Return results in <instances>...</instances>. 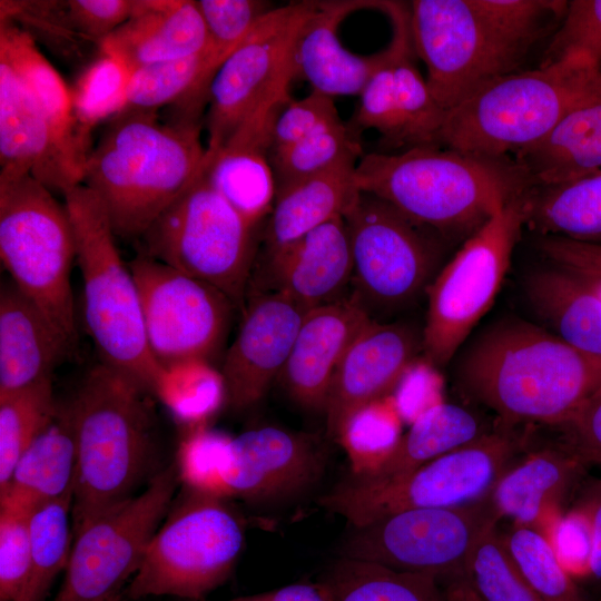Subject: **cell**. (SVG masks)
<instances>
[{
	"label": "cell",
	"mask_w": 601,
	"mask_h": 601,
	"mask_svg": "<svg viewBox=\"0 0 601 601\" xmlns=\"http://www.w3.org/2000/svg\"><path fill=\"white\" fill-rule=\"evenodd\" d=\"M530 193L506 204L467 237L428 285L422 331L428 365L449 364L494 303L526 224Z\"/></svg>",
	"instance_id": "11"
},
{
	"label": "cell",
	"mask_w": 601,
	"mask_h": 601,
	"mask_svg": "<svg viewBox=\"0 0 601 601\" xmlns=\"http://www.w3.org/2000/svg\"><path fill=\"white\" fill-rule=\"evenodd\" d=\"M326 450L316 435L277 426L224 434L214 453L206 493L265 502L292 495L322 475Z\"/></svg>",
	"instance_id": "18"
},
{
	"label": "cell",
	"mask_w": 601,
	"mask_h": 601,
	"mask_svg": "<svg viewBox=\"0 0 601 601\" xmlns=\"http://www.w3.org/2000/svg\"><path fill=\"white\" fill-rule=\"evenodd\" d=\"M574 495L573 509L584 516L590 532L587 572L594 581L601 601V479L587 476Z\"/></svg>",
	"instance_id": "54"
},
{
	"label": "cell",
	"mask_w": 601,
	"mask_h": 601,
	"mask_svg": "<svg viewBox=\"0 0 601 601\" xmlns=\"http://www.w3.org/2000/svg\"><path fill=\"white\" fill-rule=\"evenodd\" d=\"M196 6L205 22L207 48L216 71L255 26L277 7L263 0H198Z\"/></svg>",
	"instance_id": "47"
},
{
	"label": "cell",
	"mask_w": 601,
	"mask_h": 601,
	"mask_svg": "<svg viewBox=\"0 0 601 601\" xmlns=\"http://www.w3.org/2000/svg\"><path fill=\"white\" fill-rule=\"evenodd\" d=\"M62 196L82 278L83 321L100 362L134 376L154 393L162 367L149 349L138 288L105 207L83 184Z\"/></svg>",
	"instance_id": "6"
},
{
	"label": "cell",
	"mask_w": 601,
	"mask_h": 601,
	"mask_svg": "<svg viewBox=\"0 0 601 601\" xmlns=\"http://www.w3.org/2000/svg\"><path fill=\"white\" fill-rule=\"evenodd\" d=\"M70 341L10 279L0 288V396L51 378Z\"/></svg>",
	"instance_id": "27"
},
{
	"label": "cell",
	"mask_w": 601,
	"mask_h": 601,
	"mask_svg": "<svg viewBox=\"0 0 601 601\" xmlns=\"http://www.w3.org/2000/svg\"><path fill=\"white\" fill-rule=\"evenodd\" d=\"M216 73L208 48L196 55L139 67L130 72L126 108L175 106L174 121L201 120Z\"/></svg>",
	"instance_id": "34"
},
{
	"label": "cell",
	"mask_w": 601,
	"mask_h": 601,
	"mask_svg": "<svg viewBox=\"0 0 601 601\" xmlns=\"http://www.w3.org/2000/svg\"><path fill=\"white\" fill-rule=\"evenodd\" d=\"M445 591L451 601H481L465 578L446 583Z\"/></svg>",
	"instance_id": "57"
},
{
	"label": "cell",
	"mask_w": 601,
	"mask_h": 601,
	"mask_svg": "<svg viewBox=\"0 0 601 601\" xmlns=\"http://www.w3.org/2000/svg\"><path fill=\"white\" fill-rule=\"evenodd\" d=\"M307 312L280 293L247 296L238 333L220 370L231 410L254 406L278 380Z\"/></svg>",
	"instance_id": "19"
},
{
	"label": "cell",
	"mask_w": 601,
	"mask_h": 601,
	"mask_svg": "<svg viewBox=\"0 0 601 601\" xmlns=\"http://www.w3.org/2000/svg\"><path fill=\"white\" fill-rule=\"evenodd\" d=\"M119 600H120V598H118V599H116V600H114V601H119Z\"/></svg>",
	"instance_id": "59"
},
{
	"label": "cell",
	"mask_w": 601,
	"mask_h": 601,
	"mask_svg": "<svg viewBox=\"0 0 601 601\" xmlns=\"http://www.w3.org/2000/svg\"><path fill=\"white\" fill-rule=\"evenodd\" d=\"M588 467L565 441L546 445L531 442L496 482L491 502L500 520L538 528L545 513L574 495Z\"/></svg>",
	"instance_id": "26"
},
{
	"label": "cell",
	"mask_w": 601,
	"mask_h": 601,
	"mask_svg": "<svg viewBox=\"0 0 601 601\" xmlns=\"http://www.w3.org/2000/svg\"><path fill=\"white\" fill-rule=\"evenodd\" d=\"M0 258L10 280L76 346L72 224L65 203L30 174L0 175Z\"/></svg>",
	"instance_id": "8"
},
{
	"label": "cell",
	"mask_w": 601,
	"mask_h": 601,
	"mask_svg": "<svg viewBox=\"0 0 601 601\" xmlns=\"http://www.w3.org/2000/svg\"><path fill=\"white\" fill-rule=\"evenodd\" d=\"M73 492L29 513L31 572L20 601H45L56 577L66 570L73 544L70 523Z\"/></svg>",
	"instance_id": "40"
},
{
	"label": "cell",
	"mask_w": 601,
	"mask_h": 601,
	"mask_svg": "<svg viewBox=\"0 0 601 601\" xmlns=\"http://www.w3.org/2000/svg\"><path fill=\"white\" fill-rule=\"evenodd\" d=\"M526 224L544 236L601 245V170L571 183L534 187Z\"/></svg>",
	"instance_id": "36"
},
{
	"label": "cell",
	"mask_w": 601,
	"mask_h": 601,
	"mask_svg": "<svg viewBox=\"0 0 601 601\" xmlns=\"http://www.w3.org/2000/svg\"><path fill=\"white\" fill-rule=\"evenodd\" d=\"M565 442L588 466L601 465V383L565 425Z\"/></svg>",
	"instance_id": "53"
},
{
	"label": "cell",
	"mask_w": 601,
	"mask_h": 601,
	"mask_svg": "<svg viewBox=\"0 0 601 601\" xmlns=\"http://www.w3.org/2000/svg\"><path fill=\"white\" fill-rule=\"evenodd\" d=\"M136 0H68L67 10L75 29L100 42L134 13Z\"/></svg>",
	"instance_id": "52"
},
{
	"label": "cell",
	"mask_w": 601,
	"mask_h": 601,
	"mask_svg": "<svg viewBox=\"0 0 601 601\" xmlns=\"http://www.w3.org/2000/svg\"><path fill=\"white\" fill-rule=\"evenodd\" d=\"M314 9L315 1L277 6L220 65L208 90L207 156L262 108L292 100L295 45Z\"/></svg>",
	"instance_id": "13"
},
{
	"label": "cell",
	"mask_w": 601,
	"mask_h": 601,
	"mask_svg": "<svg viewBox=\"0 0 601 601\" xmlns=\"http://www.w3.org/2000/svg\"><path fill=\"white\" fill-rule=\"evenodd\" d=\"M58 407L52 378L0 396V494L18 460L53 420Z\"/></svg>",
	"instance_id": "41"
},
{
	"label": "cell",
	"mask_w": 601,
	"mask_h": 601,
	"mask_svg": "<svg viewBox=\"0 0 601 601\" xmlns=\"http://www.w3.org/2000/svg\"><path fill=\"white\" fill-rule=\"evenodd\" d=\"M401 435L397 410L387 396L357 410L335 441L347 455L353 477H368L382 466Z\"/></svg>",
	"instance_id": "44"
},
{
	"label": "cell",
	"mask_w": 601,
	"mask_h": 601,
	"mask_svg": "<svg viewBox=\"0 0 601 601\" xmlns=\"http://www.w3.org/2000/svg\"><path fill=\"white\" fill-rule=\"evenodd\" d=\"M201 121L162 124L157 111L131 108L110 119L81 184L100 199L117 237L139 239L199 176Z\"/></svg>",
	"instance_id": "4"
},
{
	"label": "cell",
	"mask_w": 601,
	"mask_h": 601,
	"mask_svg": "<svg viewBox=\"0 0 601 601\" xmlns=\"http://www.w3.org/2000/svg\"><path fill=\"white\" fill-rule=\"evenodd\" d=\"M533 311L563 341L601 357V297L573 270L553 265L524 284Z\"/></svg>",
	"instance_id": "32"
},
{
	"label": "cell",
	"mask_w": 601,
	"mask_h": 601,
	"mask_svg": "<svg viewBox=\"0 0 601 601\" xmlns=\"http://www.w3.org/2000/svg\"><path fill=\"white\" fill-rule=\"evenodd\" d=\"M375 8L373 1H315L294 50L295 78L309 82L312 90L329 97L358 96L374 72L391 57V43L384 50L357 55L338 38L341 22L353 11Z\"/></svg>",
	"instance_id": "25"
},
{
	"label": "cell",
	"mask_w": 601,
	"mask_h": 601,
	"mask_svg": "<svg viewBox=\"0 0 601 601\" xmlns=\"http://www.w3.org/2000/svg\"><path fill=\"white\" fill-rule=\"evenodd\" d=\"M226 601H332V597L324 582H319L289 584L276 590Z\"/></svg>",
	"instance_id": "56"
},
{
	"label": "cell",
	"mask_w": 601,
	"mask_h": 601,
	"mask_svg": "<svg viewBox=\"0 0 601 601\" xmlns=\"http://www.w3.org/2000/svg\"><path fill=\"white\" fill-rule=\"evenodd\" d=\"M442 147L364 154L355 169L357 187L418 226L469 237L535 187L513 158H485Z\"/></svg>",
	"instance_id": "3"
},
{
	"label": "cell",
	"mask_w": 601,
	"mask_h": 601,
	"mask_svg": "<svg viewBox=\"0 0 601 601\" xmlns=\"http://www.w3.org/2000/svg\"><path fill=\"white\" fill-rule=\"evenodd\" d=\"M353 280V258L344 217L295 242L257 255L247 296L280 293L309 311L339 300Z\"/></svg>",
	"instance_id": "20"
},
{
	"label": "cell",
	"mask_w": 601,
	"mask_h": 601,
	"mask_svg": "<svg viewBox=\"0 0 601 601\" xmlns=\"http://www.w3.org/2000/svg\"><path fill=\"white\" fill-rule=\"evenodd\" d=\"M477 12L513 42L529 47L541 32V22L551 14H564L568 1L471 0Z\"/></svg>",
	"instance_id": "49"
},
{
	"label": "cell",
	"mask_w": 601,
	"mask_h": 601,
	"mask_svg": "<svg viewBox=\"0 0 601 601\" xmlns=\"http://www.w3.org/2000/svg\"><path fill=\"white\" fill-rule=\"evenodd\" d=\"M574 272V270H573ZM582 280L601 297V276L575 272Z\"/></svg>",
	"instance_id": "58"
},
{
	"label": "cell",
	"mask_w": 601,
	"mask_h": 601,
	"mask_svg": "<svg viewBox=\"0 0 601 601\" xmlns=\"http://www.w3.org/2000/svg\"><path fill=\"white\" fill-rule=\"evenodd\" d=\"M371 321L351 293L305 314L278 377L294 402L308 411L325 413L336 368Z\"/></svg>",
	"instance_id": "23"
},
{
	"label": "cell",
	"mask_w": 601,
	"mask_h": 601,
	"mask_svg": "<svg viewBox=\"0 0 601 601\" xmlns=\"http://www.w3.org/2000/svg\"><path fill=\"white\" fill-rule=\"evenodd\" d=\"M513 159L535 187L571 183L601 170V71L553 129Z\"/></svg>",
	"instance_id": "29"
},
{
	"label": "cell",
	"mask_w": 601,
	"mask_h": 601,
	"mask_svg": "<svg viewBox=\"0 0 601 601\" xmlns=\"http://www.w3.org/2000/svg\"><path fill=\"white\" fill-rule=\"evenodd\" d=\"M539 248L553 265L578 273L601 276L600 244L544 236L539 243Z\"/></svg>",
	"instance_id": "55"
},
{
	"label": "cell",
	"mask_w": 601,
	"mask_h": 601,
	"mask_svg": "<svg viewBox=\"0 0 601 601\" xmlns=\"http://www.w3.org/2000/svg\"><path fill=\"white\" fill-rule=\"evenodd\" d=\"M410 23L427 86L446 111L513 72L528 50L486 21L471 0H414Z\"/></svg>",
	"instance_id": "12"
},
{
	"label": "cell",
	"mask_w": 601,
	"mask_h": 601,
	"mask_svg": "<svg viewBox=\"0 0 601 601\" xmlns=\"http://www.w3.org/2000/svg\"><path fill=\"white\" fill-rule=\"evenodd\" d=\"M203 17L190 0H136L132 16L99 45L130 72L139 67L189 57L207 49Z\"/></svg>",
	"instance_id": "28"
},
{
	"label": "cell",
	"mask_w": 601,
	"mask_h": 601,
	"mask_svg": "<svg viewBox=\"0 0 601 601\" xmlns=\"http://www.w3.org/2000/svg\"><path fill=\"white\" fill-rule=\"evenodd\" d=\"M600 71H601V67H600Z\"/></svg>",
	"instance_id": "60"
},
{
	"label": "cell",
	"mask_w": 601,
	"mask_h": 601,
	"mask_svg": "<svg viewBox=\"0 0 601 601\" xmlns=\"http://www.w3.org/2000/svg\"><path fill=\"white\" fill-rule=\"evenodd\" d=\"M30 572L29 514L0 510V601H20Z\"/></svg>",
	"instance_id": "50"
},
{
	"label": "cell",
	"mask_w": 601,
	"mask_h": 601,
	"mask_svg": "<svg viewBox=\"0 0 601 601\" xmlns=\"http://www.w3.org/2000/svg\"><path fill=\"white\" fill-rule=\"evenodd\" d=\"M464 578L481 601H541L512 560L497 524L475 544Z\"/></svg>",
	"instance_id": "46"
},
{
	"label": "cell",
	"mask_w": 601,
	"mask_h": 601,
	"mask_svg": "<svg viewBox=\"0 0 601 601\" xmlns=\"http://www.w3.org/2000/svg\"><path fill=\"white\" fill-rule=\"evenodd\" d=\"M501 535L515 565L541 601H589L553 544L538 528L514 524Z\"/></svg>",
	"instance_id": "42"
},
{
	"label": "cell",
	"mask_w": 601,
	"mask_h": 601,
	"mask_svg": "<svg viewBox=\"0 0 601 601\" xmlns=\"http://www.w3.org/2000/svg\"><path fill=\"white\" fill-rule=\"evenodd\" d=\"M600 69L582 59L511 72L446 112L439 145L485 158H511L544 138L589 89Z\"/></svg>",
	"instance_id": "5"
},
{
	"label": "cell",
	"mask_w": 601,
	"mask_h": 601,
	"mask_svg": "<svg viewBox=\"0 0 601 601\" xmlns=\"http://www.w3.org/2000/svg\"><path fill=\"white\" fill-rule=\"evenodd\" d=\"M83 167L0 58V175L30 174L53 194L63 195L82 183Z\"/></svg>",
	"instance_id": "22"
},
{
	"label": "cell",
	"mask_w": 601,
	"mask_h": 601,
	"mask_svg": "<svg viewBox=\"0 0 601 601\" xmlns=\"http://www.w3.org/2000/svg\"><path fill=\"white\" fill-rule=\"evenodd\" d=\"M530 444L528 432L496 424L477 440L406 473L353 477L318 503L353 528L406 510L467 505L486 499Z\"/></svg>",
	"instance_id": "7"
},
{
	"label": "cell",
	"mask_w": 601,
	"mask_h": 601,
	"mask_svg": "<svg viewBox=\"0 0 601 601\" xmlns=\"http://www.w3.org/2000/svg\"><path fill=\"white\" fill-rule=\"evenodd\" d=\"M285 105L276 104L258 110L219 150L206 155L203 166L207 183L256 227L266 220L276 197L269 159L272 132Z\"/></svg>",
	"instance_id": "24"
},
{
	"label": "cell",
	"mask_w": 601,
	"mask_h": 601,
	"mask_svg": "<svg viewBox=\"0 0 601 601\" xmlns=\"http://www.w3.org/2000/svg\"><path fill=\"white\" fill-rule=\"evenodd\" d=\"M141 304L149 349L161 366L210 361L223 347L234 303L217 287L138 254L128 263Z\"/></svg>",
	"instance_id": "17"
},
{
	"label": "cell",
	"mask_w": 601,
	"mask_h": 601,
	"mask_svg": "<svg viewBox=\"0 0 601 601\" xmlns=\"http://www.w3.org/2000/svg\"><path fill=\"white\" fill-rule=\"evenodd\" d=\"M422 351V333L404 323L371 321L354 338L334 374L325 408L326 433L336 440L361 407L387 397Z\"/></svg>",
	"instance_id": "21"
},
{
	"label": "cell",
	"mask_w": 601,
	"mask_h": 601,
	"mask_svg": "<svg viewBox=\"0 0 601 601\" xmlns=\"http://www.w3.org/2000/svg\"><path fill=\"white\" fill-rule=\"evenodd\" d=\"M415 56L408 22L393 65L397 119L394 148L440 146V134L447 112L435 100L426 79L415 66Z\"/></svg>",
	"instance_id": "38"
},
{
	"label": "cell",
	"mask_w": 601,
	"mask_h": 601,
	"mask_svg": "<svg viewBox=\"0 0 601 601\" xmlns=\"http://www.w3.org/2000/svg\"><path fill=\"white\" fill-rule=\"evenodd\" d=\"M130 70L114 56L100 51L70 88L75 119L83 135L127 106Z\"/></svg>",
	"instance_id": "45"
},
{
	"label": "cell",
	"mask_w": 601,
	"mask_h": 601,
	"mask_svg": "<svg viewBox=\"0 0 601 601\" xmlns=\"http://www.w3.org/2000/svg\"><path fill=\"white\" fill-rule=\"evenodd\" d=\"M176 462L139 494L102 514L73 538L60 590L52 601H114L137 573L179 483Z\"/></svg>",
	"instance_id": "16"
},
{
	"label": "cell",
	"mask_w": 601,
	"mask_h": 601,
	"mask_svg": "<svg viewBox=\"0 0 601 601\" xmlns=\"http://www.w3.org/2000/svg\"><path fill=\"white\" fill-rule=\"evenodd\" d=\"M499 522L490 495L456 508L406 510L353 528L342 553L449 583L464 578L475 544Z\"/></svg>",
	"instance_id": "14"
},
{
	"label": "cell",
	"mask_w": 601,
	"mask_h": 601,
	"mask_svg": "<svg viewBox=\"0 0 601 601\" xmlns=\"http://www.w3.org/2000/svg\"><path fill=\"white\" fill-rule=\"evenodd\" d=\"M342 121L334 98L316 90L290 100L278 112L272 132V149L290 146L316 131Z\"/></svg>",
	"instance_id": "51"
},
{
	"label": "cell",
	"mask_w": 601,
	"mask_h": 601,
	"mask_svg": "<svg viewBox=\"0 0 601 601\" xmlns=\"http://www.w3.org/2000/svg\"><path fill=\"white\" fill-rule=\"evenodd\" d=\"M344 220L353 258L351 295L373 321L426 292L436 275V254L418 225L367 193H361Z\"/></svg>",
	"instance_id": "15"
},
{
	"label": "cell",
	"mask_w": 601,
	"mask_h": 601,
	"mask_svg": "<svg viewBox=\"0 0 601 601\" xmlns=\"http://www.w3.org/2000/svg\"><path fill=\"white\" fill-rule=\"evenodd\" d=\"M77 441L69 403L59 404L49 425L18 460L0 494V510L30 513L46 502L75 491Z\"/></svg>",
	"instance_id": "31"
},
{
	"label": "cell",
	"mask_w": 601,
	"mask_h": 601,
	"mask_svg": "<svg viewBox=\"0 0 601 601\" xmlns=\"http://www.w3.org/2000/svg\"><path fill=\"white\" fill-rule=\"evenodd\" d=\"M256 226L196 180L148 227L140 253L221 290L243 312L257 257Z\"/></svg>",
	"instance_id": "9"
},
{
	"label": "cell",
	"mask_w": 601,
	"mask_h": 601,
	"mask_svg": "<svg viewBox=\"0 0 601 601\" xmlns=\"http://www.w3.org/2000/svg\"><path fill=\"white\" fill-rule=\"evenodd\" d=\"M455 380L465 396L496 415V424L563 426L601 383V357L538 325L508 319L464 349Z\"/></svg>",
	"instance_id": "1"
},
{
	"label": "cell",
	"mask_w": 601,
	"mask_h": 601,
	"mask_svg": "<svg viewBox=\"0 0 601 601\" xmlns=\"http://www.w3.org/2000/svg\"><path fill=\"white\" fill-rule=\"evenodd\" d=\"M154 397L140 381L100 362L87 372L68 402L78 456L73 538L135 496L136 490L160 471Z\"/></svg>",
	"instance_id": "2"
},
{
	"label": "cell",
	"mask_w": 601,
	"mask_h": 601,
	"mask_svg": "<svg viewBox=\"0 0 601 601\" xmlns=\"http://www.w3.org/2000/svg\"><path fill=\"white\" fill-rule=\"evenodd\" d=\"M582 59L601 67V0L568 1L559 30L554 33L542 63Z\"/></svg>",
	"instance_id": "48"
},
{
	"label": "cell",
	"mask_w": 601,
	"mask_h": 601,
	"mask_svg": "<svg viewBox=\"0 0 601 601\" xmlns=\"http://www.w3.org/2000/svg\"><path fill=\"white\" fill-rule=\"evenodd\" d=\"M357 162L343 160L278 188L262 231L263 253L284 247L323 224L344 217L362 193L355 180Z\"/></svg>",
	"instance_id": "30"
},
{
	"label": "cell",
	"mask_w": 601,
	"mask_h": 601,
	"mask_svg": "<svg viewBox=\"0 0 601 601\" xmlns=\"http://www.w3.org/2000/svg\"><path fill=\"white\" fill-rule=\"evenodd\" d=\"M154 394L185 430L208 425L226 402L220 371L204 359H185L162 367Z\"/></svg>",
	"instance_id": "39"
},
{
	"label": "cell",
	"mask_w": 601,
	"mask_h": 601,
	"mask_svg": "<svg viewBox=\"0 0 601 601\" xmlns=\"http://www.w3.org/2000/svg\"><path fill=\"white\" fill-rule=\"evenodd\" d=\"M0 58L12 67L62 141L86 164L89 137L75 119L70 88L31 36L10 20H0Z\"/></svg>",
	"instance_id": "33"
},
{
	"label": "cell",
	"mask_w": 601,
	"mask_h": 601,
	"mask_svg": "<svg viewBox=\"0 0 601 601\" xmlns=\"http://www.w3.org/2000/svg\"><path fill=\"white\" fill-rule=\"evenodd\" d=\"M322 582L332 601H451L433 577L343 558Z\"/></svg>",
	"instance_id": "37"
},
{
	"label": "cell",
	"mask_w": 601,
	"mask_h": 601,
	"mask_svg": "<svg viewBox=\"0 0 601 601\" xmlns=\"http://www.w3.org/2000/svg\"><path fill=\"white\" fill-rule=\"evenodd\" d=\"M364 154L361 135L348 122L323 128L290 146L270 150L276 190L343 160H359Z\"/></svg>",
	"instance_id": "43"
},
{
	"label": "cell",
	"mask_w": 601,
	"mask_h": 601,
	"mask_svg": "<svg viewBox=\"0 0 601 601\" xmlns=\"http://www.w3.org/2000/svg\"><path fill=\"white\" fill-rule=\"evenodd\" d=\"M490 430L466 407L436 403L413 420L382 466L367 479L406 473L477 440Z\"/></svg>",
	"instance_id": "35"
},
{
	"label": "cell",
	"mask_w": 601,
	"mask_h": 601,
	"mask_svg": "<svg viewBox=\"0 0 601 601\" xmlns=\"http://www.w3.org/2000/svg\"><path fill=\"white\" fill-rule=\"evenodd\" d=\"M154 534L125 594L200 601L226 581L244 545V526L227 500L183 485Z\"/></svg>",
	"instance_id": "10"
}]
</instances>
